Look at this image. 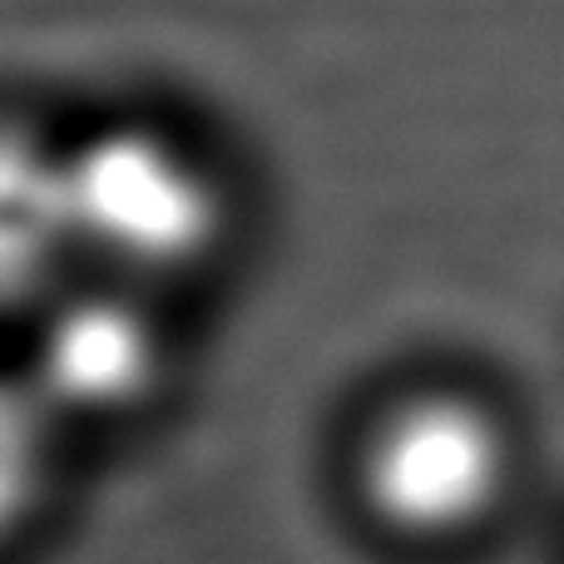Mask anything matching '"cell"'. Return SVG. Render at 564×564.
I'll return each mask as SVG.
<instances>
[{"mask_svg":"<svg viewBox=\"0 0 564 564\" xmlns=\"http://www.w3.org/2000/svg\"><path fill=\"white\" fill-rule=\"evenodd\" d=\"M79 258L109 282H159L208 263L228 238L214 159L159 124H109L65 149Z\"/></svg>","mask_w":564,"mask_h":564,"instance_id":"1","label":"cell"},{"mask_svg":"<svg viewBox=\"0 0 564 564\" xmlns=\"http://www.w3.org/2000/svg\"><path fill=\"white\" fill-rule=\"evenodd\" d=\"M510 446L486 406L431 391L391 406L361 451L367 506L401 535L446 540L476 530L500 506Z\"/></svg>","mask_w":564,"mask_h":564,"instance_id":"2","label":"cell"},{"mask_svg":"<svg viewBox=\"0 0 564 564\" xmlns=\"http://www.w3.org/2000/svg\"><path fill=\"white\" fill-rule=\"evenodd\" d=\"M164 332L129 282H99L45 302L30 347V391L50 416H115L154 391Z\"/></svg>","mask_w":564,"mask_h":564,"instance_id":"3","label":"cell"},{"mask_svg":"<svg viewBox=\"0 0 564 564\" xmlns=\"http://www.w3.org/2000/svg\"><path fill=\"white\" fill-rule=\"evenodd\" d=\"M69 263L79 243L65 149L0 124V312L50 302Z\"/></svg>","mask_w":564,"mask_h":564,"instance_id":"4","label":"cell"},{"mask_svg":"<svg viewBox=\"0 0 564 564\" xmlns=\"http://www.w3.org/2000/svg\"><path fill=\"white\" fill-rule=\"evenodd\" d=\"M50 456V411L25 377H0V535L35 506Z\"/></svg>","mask_w":564,"mask_h":564,"instance_id":"5","label":"cell"}]
</instances>
